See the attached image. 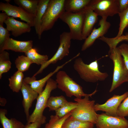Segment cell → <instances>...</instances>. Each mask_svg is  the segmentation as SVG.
<instances>
[{"label":"cell","instance_id":"1","mask_svg":"<svg viewBox=\"0 0 128 128\" xmlns=\"http://www.w3.org/2000/svg\"><path fill=\"white\" fill-rule=\"evenodd\" d=\"M73 67L80 78L87 82L95 83L103 81L109 76L107 73L100 71L97 60L87 64L81 58H77L74 61Z\"/></svg>","mask_w":128,"mask_h":128},{"label":"cell","instance_id":"2","mask_svg":"<svg viewBox=\"0 0 128 128\" xmlns=\"http://www.w3.org/2000/svg\"><path fill=\"white\" fill-rule=\"evenodd\" d=\"M57 88V83L56 81L51 78H50L46 82L45 89L38 95L35 109L27 119V123L38 122L42 125L45 123L46 118L43 115V111L46 108L47 102L51 91Z\"/></svg>","mask_w":128,"mask_h":128},{"label":"cell","instance_id":"3","mask_svg":"<svg viewBox=\"0 0 128 128\" xmlns=\"http://www.w3.org/2000/svg\"><path fill=\"white\" fill-rule=\"evenodd\" d=\"M109 55L114 64L112 82L109 91L111 92L123 83L128 82V70L118 47L110 48Z\"/></svg>","mask_w":128,"mask_h":128},{"label":"cell","instance_id":"4","mask_svg":"<svg viewBox=\"0 0 128 128\" xmlns=\"http://www.w3.org/2000/svg\"><path fill=\"white\" fill-rule=\"evenodd\" d=\"M89 97L87 96L83 98H76L74 99L77 106L72 111L70 116L77 120L95 124L98 114L94 109L95 101L90 100Z\"/></svg>","mask_w":128,"mask_h":128},{"label":"cell","instance_id":"5","mask_svg":"<svg viewBox=\"0 0 128 128\" xmlns=\"http://www.w3.org/2000/svg\"><path fill=\"white\" fill-rule=\"evenodd\" d=\"M55 81L57 87L64 92L68 97L73 96L76 98H81L82 97L89 96L91 97L97 91L96 89L91 94L84 93L82 87L75 82L64 71H58L56 74Z\"/></svg>","mask_w":128,"mask_h":128},{"label":"cell","instance_id":"6","mask_svg":"<svg viewBox=\"0 0 128 128\" xmlns=\"http://www.w3.org/2000/svg\"><path fill=\"white\" fill-rule=\"evenodd\" d=\"M65 0H50L41 20V36L44 32L53 27L58 18L65 11Z\"/></svg>","mask_w":128,"mask_h":128},{"label":"cell","instance_id":"7","mask_svg":"<svg viewBox=\"0 0 128 128\" xmlns=\"http://www.w3.org/2000/svg\"><path fill=\"white\" fill-rule=\"evenodd\" d=\"M85 13V9L76 13L65 11L59 18L68 25L72 39L79 41L83 40L82 32Z\"/></svg>","mask_w":128,"mask_h":128},{"label":"cell","instance_id":"8","mask_svg":"<svg viewBox=\"0 0 128 128\" xmlns=\"http://www.w3.org/2000/svg\"><path fill=\"white\" fill-rule=\"evenodd\" d=\"M72 39L69 32H64L61 34L59 37V46L56 52L50 59L41 65L40 69L33 76H36L41 73L50 65L55 64L68 55Z\"/></svg>","mask_w":128,"mask_h":128},{"label":"cell","instance_id":"9","mask_svg":"<svg viewBox=\"0 0 128 128\" xmlns=\"http://www.w3.org/2000/svg\"><path fill=\"white\" fill-rule=\"evenodd\" d=\"M85 8L92 9L102 18H107L119 13L118 0H91Z\"/></svg>","mask_w":128,"mask_h":128},{"label":"cell","instance_id":"10","mask_svg":"<svg viewBox=\"0 0 128 128\" xmlns=\"http://www.w3.org/2000/svg\"><path fill=\"white\" fill-rule=\"evenodd\" d=\"M0 10L6 13L10 17L20 18L31 26L34 27L35 16L27 12L19 6L9 3H0Z\"/></svg>","mask_w":128,"mask_h":128},{"label":"cell","instance_id":"11","mask_svg":"<svg viewBox=\"0 0 128 128\" xmlns=\"http://www.w3.org/2000/svg\"><path fill=\"white\" fill-rule=\"evenodd\" d=\"M95 124L99 128H128V121L124 117L110 116L104 113L97 114Z\"/></svg>","mask_w":128,"mask_h":128},{"label":"cell","instance_id":"12","mask_svg":"<svg viewBox=\"0 0 128 128\" xmlns=\"http://www.w3.org/2000/svg\"><path fill=\"white\" fill-rule=\"evenodd\" d=\"M128 96V91L120 95H114L104 104L96 103L94 105L95 111H101L105 112L107 115L117 116V111L121 102Z\"/></svg>","mask_w":128,"mask_h":128},{"label":"cell","instance_id":"13","mask_svg":"<svg viewBox=\"0 0 128 128\" xmlns=\"http://www.w3.org/2000/svg\"><path fill=\"white\" fill-rule=\"evenodd\" d=\"M107 18H103L99 21V27H94L89 36L85 40L81 48L83 51L92 46L96 40L104 36L108 31L111 24L107 21Z\"/></svg>","mask_w":128,"mask_h":128},{"label":"cell","instance_id":"14","mask_svg":"<svg viewBox=\"0 0 128 128\" xmlns=\"http://www.w3.org/2000/svg\"><path fill=\"white\" fill-rule=\"evenodd\" d=\"M75 58V57H74L62 65L58 66L53 71L50 72L45 77L40 79L36 80L35 77L33 76L32 77L25 78H24L23 81L26 83L29 84L31 88L39 95L43 90V87L48 80L66 64Z\"/></svg>","mask_w":128,"mask_h":128},{"label":"cell","instance_id":"15","mask_svg":"<svg viewBox=\"0 0 128 128\" xmlns=\"http://www.w3.org/2000/svg\"><path fill=\"white\" fill-rule=\"evenodd\" d=\"M33 44L32 40L21 41L9 37L7 39L2 45L0 46V51L10 50L25 53L32 48Z\"/></svg>","mask_w":128,"mask_h":128},{"label":"cell","instance_id":"16","mask_svg":"<svg viewBox=\"0 0 128 128\" xmlns=\"http://www.w3.org/2000/svg\"><path fill=\"white\" fill-rule=\"evenodd\" d=\"M20 91L23 96L22 104L27 119L30 116L29 109L33 102L37 98L39 94L31 88L29 84L26 83L23 81Z\"/></svg>","mask_w":128,"mask_h":128},{"label":"cell","instance_id":"17","mask_svg":"<svg viewBox=\"0 0 128 128\" xmlns=\"http://www.w3.org/2000/svg\"><path fill=\"white\" fill-rule=\"evenodd\" d=\"M6 28L11 31L13 36L17 37L23 34L30 32L31 26L27 23L16 20L12 17H9L4 22Z\"/></svg>","mask_w":128,"mask_h":128},{"label":"cell","instance_id":"18","mask_svg":"<svg viewBox=\"0 0 128 128\" xmlns=\"http://www.w3.org/2000/svg\"><path fill=\"white\" fill-rule=\"evenodd\" d=\"M85 9V18L82 32L83 40H85L92 31L94 25L97 22L98 17L92 9Z\"/></svg>","mask_w":128,"mask_h":128},{"label":"cell","instance_id":"19","mask_svg":"<svg viewBox=\"0 0 128 128\" xmlns=\"http://www.w3.org/2000/svg\"><path fill=\"white\" fill-rule=\"evenodd\" d=\"M50 0H39L35 15L34 27L38 38L40 39L41 23L42 18L47 8Z\"/></svg>","mask_w":128,"mask_h":128},{"label":"cell","instance_id":"20","mask_svg":"<svg viewBox=\"0 0 128 128\" xmlns=\"http://www.w3.org/2000/svg\"><path fill=\"white\" fill-rule=\"evenodd\" d=\"M7 110L0 109V121L2 128H24L25 125L15 118L8 119L6 116Z\"/></svg>","mask_w":128,"mask_h":128},{"label":"cell","instance_id":"21","mask_svg":"<svg viewBox=\"0 0 128 128\" xmlns=\"http://www.w3.org/2000/svg\"><path fill=\"white\" fill-rule=\"evenodd\" d=\"M91 0H65V9L66 11L76 13L85 9Z\"/></svg>","mask_w":128,"mask_h":128},{"label":"cell","instance_id":"22","mask_svg":"<svg viewBox=\"0 0 128 128\" xmlns=\"http://www.w3.org/2000/svg\"><path fill=\"white\" fill-rule=\"evenodd\" d=\"M24 75L22 72L17 70L9 78V86L13 92H18L22 87Z\"/></svg>","mask_w":128,"mask_h":128},{"label":"cell","instance_id":"23","mask_svg":"<svg viewBox=\"0 0 128 128\" xmlns=\"http://www.w3.org/2000/svg\"><path fill=\"white\" fill-rule=\"evenodd\" d=\"M39 0H14L15 3L25 11L35 16Z\"/></svg>","mask_w":128,"mask_h":128},{"label":"cell","instance_id":"24","mask_svg":"<svg viewBox=\"0 0 128 128\" xmlns=\"http://www.w3.org/2000/svg\"><path fill=\"white\" fill-rule=\"evenodd\" d=\"M94 124L75 119L70 116L64 121L62 128H93Z\"/></svg>","mask_w":128,"mask_h":128},{"label":"cell","instance_id":"25","mask_svg":"<svg viewBox=\"0 0 128 128\" xmlns=\"http://www.w3.org/2000/svg\"><path fill=\"white\" fill-rule=\"evenodd\" d=\"M26 56L32 63H35L41 65L48 59V56L46 55H41L39 54L35 48H32L25 53Z\"/></svg>","mask_w":128,"mask_h":128},{"label":"cell","instance_id":"26","mask_svg":"<svg viewBox=\"0 0 128 128\" xmlns=\"http://www.w3.org/2000/svg\"><path fill=\"white\" fill-rule=\"evenodd\" d=\"M9 53L5 50L0 51V79L2 74L8 72L11 67Z\"/></svg>","mask_w":128,"mask_h":128},{"label":"cell","instance_id":"27","mask_svg":"<svg viewBox=\"0 0 128 128\" xmlns=\"http://www.w3.org/2000/svg\"><path fill=\"white\" fill-rule=\"evenodd\" d=\"M67 101L62 95L50 96L47 101L46 108H49V111H55Z\"/></svg>","mask_w":128,"mask_h":128},{"label":"cell","instance_id":"28","mask_svg":"<svg viewBox=\"0 0 128 128\" xmlns=\"http://www.w3.org/2000/svg\"><path fill=\"white\" fill-rule=\"evenodd\" d=\"M72 111L63 117L59 118L57 116L52 115L48 123L46 124L45 128H62L65 121L70 116Z\"/></svg>","mask_w":128,"mask_h":128},{"label":"cell","instance_id":"29","mask_svg":"<svg viewBox=\"0 0 128 128\" xmlns=\"http://www.w3.org/2000/svg\"><path fill=\"white\" fill-rule=\"evenodd\" d=\"M77 103L76 102L67 101L55 111V115L59 118H62L74 110L77 107Z\"/></svg>","mask_w":128,"mask_h":128},{"label":"cell","instance_id":"30","mask_svg":"<svg viewBox=\"0 0 128 128\" xmlns=\"http://www.w3.org/2000/svg\"><path fill=\"white\" fill-rule=\"evenodd\" d=\"M15 63L18 70L23 72L27 70L32 62L26 56H19L15 60Z\"/></svg>","mask_w":128,"mask_h":128},{"label":"cell","instance_id":"31","mask_svg":"<svg viewBox=\"0 0 128 128\" xmlns=\"http://www.w3.org/2000/svg\"><path fill=\"white\" fill-rule=\"evenodd\" d=\"M120 19L119 31L117 35L115 37L121 36L125 28L128 27V7L123 12L118 14Z\"/></svg>","mask_w":128,"mask_h":128},{"label":"cell","instance_id":"32","mask_svg":"<svg viewBox=\"0 0 128 128\" xmlns=\"http://www.w3.org/2000/svg\"><path fill=\"white\" fill-rule=\"evenodd\" d=\"M117 115L124 117L128 116V96L121 102L118 107Z\"/></svg>","mask_w":128,"mask_h":128},{"label":"cell","instance_id":"33","mask_svg":"<svg viewBox=\"0 0 128 128\" xmlns=\"http://www.w3.org/2000/svg\"><path fill=\"white\" fill-rule=\"evenodd\" d=\"M123 59L126 67L128 70V45L121 44L118 47Z\"/></svg>","mask_w":128,"mask_h":128},{"label":"cell","instance_id":"34","mask_svg":"<svg viewBox=\"0 0 128 128\" xmlns=\"http://www.w3.org/2000/svg\"><path fill=\"white\" fill-rule=\"evenodd\" d=\"M9 32L3 25H0V46L2 45L7 39L10 37V35Z\"/></svg>","mask_w":128,"mask_h":128},{"label":"cell","instance_id":"35","mask_svg":"<svg viewBox=\"0 0 128 128\" xmlns=\"http://www.w3.org/2000/svg\"><path fill=\"white\" fill-rule=\"evenodd\" d=\"M119 13L121 12L128 7V0H118Z\"/></svg>","mask_w":128,"mask_h":128},{"label":"cell","instance_id":"36","mask_svg":"<svg viewBox=\"0 0 128 128\" xmlns=\"http://www.w3.org/2000/svg\"><path fill=\"white\" fill-rule=\"evenodd\" d=\"M42 124L38 122L31 123H27L24 128H39Z\"/></svg>","mask_w":128,"mask_h":128},{"label":"cell","instance_id":"37","mask_svg":"<svg viewBox=\"0 0 128 128\" xmlns=\"http://www.w3.org/2000/svg\"><path fill=\"white\" fill-rule=\"evenodd\" d=\"M9 17V16L5 12L0 13V25H3L4 22Z\"/></svg>","mask_w":128,"mask_h":128},{"label":"cell","instance_id":"38","mask_svg":"<svg viewBox=\"0 0 128 128\" xmlns=\"http://www.w3.org/2000/svg\"><path fill=\"white\" fill-rule=\"evenodd\" d=\"M6 102L7 101L6 99L0 97V105L1 106H5Z\"/></svg>","mask_w":128,"mask_h":128},{"label":"cell","instance_id":"39","mask_svg":"<svg viewBox=\"0 0 128 128\" xmlns=\"http://www.w3.org/2000/svg\"><path fill=\"white\" fill-rule=\"evenodd\" d=\"M7 2V3H9V2L10 1V0H5Z\"/></svg>","mask_w":128,"mask_h":128},{"label":"cell","instance_id":"40","mask_svg":"<svg viewBox=\"0 0 128 128\" xmlns=\"http://www.w3.org/2000/svg\"><path fill=\"white\" fill-rule=\"evenodd\" d=\"M125 34L126 35H127L128 36V32L126 33H125Z\"/></svg>","mask_w":128,"mask_h":128},{"label":"cell","instance_id":"41","mask_svg":"<svg viewBox=\"0 0 128 128\" xmlns=\"http://www.w3.org/2000/svg\"></svg>","mask_w":128,"mask_h":128}]
</instances>
